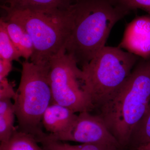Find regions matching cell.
I'll use <instances>...</instances> for the list:
<instances>
[{
    "label": "cell",
    "mask_w": 150,
    "mask_h": 150,
    "mask_svg": "<svg viewBox=\"0 0 150 150\" xmlns=\"http://www.w3.org/2000/svg\"><path fill=\"white\" fill-rule=\"evenodd\" d=\"M69 9L66 52L81 67L105 46L113 26L129 14L111 0H73Z\"/></svg>",
    "instance_id": "1"
},
{
    "label": "cell",
    "mask_w": 150,
    "mask_h": 150,
    "mask_svg": "<svg viewBox=\"0 0 150 150\" xmlns=\"http://www.w3.org/2000/svg\"><path fill=\"white\" fill-rule=\"evenodd\" d=\"M150 105V59L140 58L122 86L99 108V115L121 147Z\"/></svg>",
    "instance_id": "2"
},
{
    "label": "cell",
    "mask_w": 150,
    "mask_h": 150,
    "mask_svg": "<svg viewBox=\"0 0 150 150\" xmlns=\"http://www.w3.org/2000/svg\"><path fill=\"white\" fill-rule=\"evenodd\" d=\"M140 57L118 47L104 46L81 68L82 88L99 108L126 81Z\"/></svg>",
    "instance_id": "3"
},
{
    "label": "cell",
    "mask_w": 150,
    "mask_h": 150,
    "mask_svg": "<svg viewBox=\"0 0 150 150\" xmlns=\"http://www.w3.org/2000/svg\"><path fill=\"white\" fill-rule=\"evenodd\" d=\"M22 66L20 82L13 99L17 129L37 138L45 133L42 117L52 102L48 79L49 64H35L25 60Z\"/></svg>",
    "instance_id": "4"
},
{
    "label": "cell",
    "mask_w": 150,
    "mask_h": 150,
    "mask_svg": "<svg viewBox=\"0 0 150 150\" xmlns=\"http://www.w3.org/2000/svg\"><path fill=\"white\" fill-rule=\"evenodd\" d=\"M3 17L21 25L32 39L34 52L30 62L49 64L50 59L65 47L69 35L71 19L69 8L54 13L28 10H14L3 5Z\"/></svg>",
    "instance_id": "5"
},
{
    "label": "cell",
    "mask_w": 150,
    "mask_h": 150,
    "mask_svg": "<svg viewBox=\"0 0 150 150\" xmlns=\"http://www.w3.org/2000/svg\"><path fill=\"white\" fill-rule=\"evenodd\" d=\"M81 69L74 59L62 48L49 62L48 79L52 102L75 112L92 111L93 108L82 86Z\"/></svg>",
    "instance_id": "6"
},
{
    "label": "cell",
    "mask_w": 150,
    "mask_h": 150,
    "mask_svg": "<svg viewBox=\"0 0 150 150\" xmlns=\"http://www.w3.org/2000/svg\"><path fill=\"white\" fill-rule=\"evenodd\" d=\"M55 140L113 145L122 148L100 116L92 115L89 111L79 112L71 130Z\"/></svg>",
    "instance_id": "7"
},
{
    "label": "cell",
    "mask_w": 150,
    "mask_h": 150,
    "mask_svg": "<svg viewBox=\"0 0 150 150\" xmlns=\"http://www.w3.org/2000/svg\"><path fill=\"white\" fill-rule=\"evenodd\" d=\"M118 47L142 59H150V16L137 17L129 23Z\"/></svg>",
    "instance_id": "8"
},
{
    "label": "cell",
    "mask_w": 150,
    "mask_h": 150,
    "mask_svg": "<svg viewBox=\"0 0 150 150\" xmlns=\"http://www.w3.org/2000/svg\"><path fill=\"white\" fill-rule=\"evenodd\" d=\"M68 108L58 103H51L43 113L42 123L49 134L46 136L56 140L71 130L78 115Z\"/></svg>",
    "instance_id": "9"
},
{
    "label": "cell",
    "mask_w": 150,
    "mask_h": 150,
    "mask_svg": "<svg viewBox=\"0 0 150 150\" xmlns=\"http://www.w3.org/2000/svg\"><path fill=\"white\" fill-rule=\"evenodd\" d=\"M2 5L14 10L54 13L68 9L73 0H2Z\"/></svg>",
    "instance_id": "10"
},
{
    "label": "cell",
    "mask_w": 150,
    "mask_h": 150,
    "mask_svg": "<svg viewBox=\"0 0 150 150\" xmlns=\"http://www.w3.org/2000/svg\"><path fill=\"white\" fill-rule=\"evenodd\" d=\"M4 21L10 37L21 54V56L28 61L34 52L32 39L25 29L16 22L7 19L3 17Z\"/></svg>",
    "instance_id": "11"
},
{
    "label": "cell",
    "mask_w": 150,
    "mask_h": 150,
    "mask_svg": "<svg viewBox=\"0 0 150 150\" xmlns=\"http://www.w3.org/2000/svg\"><path fill=\"white\" fill-rule=\"evenodd\" d=\"M45 150H119L121 148L113 145L87 143L73 145L62 141L51 139L46 137V134L37 139Z\"/></svg>",
    "instance_id": "12"
},
{
    "label": "cell",
    "mask_w": 150,
    "mask_h": 150,
    "mask_svg": "<svg viewBox=\"0 0 150 150\" xmlns=\"http://www.w3.org/2000/svg\"><path fill=\"white\" fill-rule=\"evenodd\" d=\"M11 99L0 100V141L9 139L16 129L14 126L15 114L13 103Z\"/></svg>",
    "instance_id": "13"
},
{
    "label": "cell",
    "mask_w": 150,
    "mask_h": 150,
    "mask_svg": "<svg viewBox=\"0 0 150 150\" xmlns=\"http://www.w3.org/2000/svg\"><path fill=\"white\" fill-rule=\"evenodd\" d=\"M38 143L34 136L19 131L16 128L8 141L1 142L0 150H45Z\"/></svg>",
    "instance_id": "14"
},
{
    "label": "cell",
    "mask_w": 150,
    "mask_h": 150,
    "mask_svg": "<svg viewBox=\"0 0 150 150\" xmlns=\"http://www.w3.org/2000/svg\"><path fill=\"white\" fill-rule=\"evenodd\" d=\"M150 142V105L147 111L134 128L129 144H131L134 149Z\"/></svg>",
    "instance_id": "15"
},
{
    "label": "cell",
    "mask_w": 150,
    "mask_h": 150,
    "mask_svg": "<svg viewBox=\"0 0 150 150\" xmlns=\"http://www.w3.org/2000/svg\"><path fill=\"white\" fill-rule=\"evenodd\" d=\"M22 57L20 52L10 37L4 21L0 19V59L12 62Z\"/></svg>",
    "instance_id": "16"
},
{
    "label": "cell",
    "mask_w": 150,
    "mask_h": 150,
    "mask_svg": "<svg viewBox=\"0 0 150 150\" xmlns=\"http://www.w3.org/2000/svg\"><path fill=\"white\" fill-rule=\"evenodd\" d=\"M115 5L128 13L140 9L150 16V0H111Z\"/></svg>",
    "instance_id": "17"
},
{
    "label": "cell",
    "mask_w": 150,
    "mask_h": 150,
    "mask_svg": "<svg viewBox=\"0 0 150 150\" xmlns=\"http://www.w3.org/2000/svg\"><path fill=\"white\" fill-rule=\"evenodd\" d=\"M12 83L7 78L0 80V100L13 99L16 94Z\"/></svg>",
    "instance_id": "18"
},
{
    "label": "cell",
    "mask_w": 150,
    "mask_h": 150,
    "mask_svg": "<svg viewBox=\"0 0 150 150\" xmlns=\"http://www.w3.org/2000/svg\"><path fill=\"white\" fill-rule=\"evenodd\" d=\"M12 70V62L0 59V80L6 78Z\"/></svg>",
    "instance_id": "19"
},
{
    "label": "cell",
    "mask_w": 150,
    "mask_h": 150,
    "mask_svg": "<svg viewBox=\"0 0 150 150\" xmlns=\"http://www.w3.org/2000/svg\"><path fill=\"white\" fill-rule=\"evenodd\" d=\"M136 149L139 150H150V142Z\"/></svg>",
    "instance_id": "20"
},
{
    "label": "cell",
    "mask_w": 150,
    "mask_h": 150,
    "mask_svg": "<svg viewBox=\"0 0 150 150\" xmlns=\"http://www.w3.org/2000/svg\"><path fill=\"white\" fill-rule=\"evenodd\" d=\"M133 150H139L137 149H133Z\"/></svg>",
    "instance_id": "21"
}]
</instances>
